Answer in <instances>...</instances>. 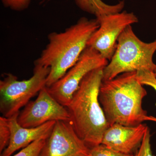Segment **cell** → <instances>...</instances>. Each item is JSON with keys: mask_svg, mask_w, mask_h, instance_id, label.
<instances>
[{"mask_svg": "<svg viewBox=\"0 0 156 156\" xmlns=\"http://www.w3.org/2000/svg\"><path fill=\"white\" fill-rule=\"evenodd\" d=\"M89 156H134V155L120 152L101 144L90 149Z\"/></svg>", "mask_w": 156, "mask_h": 156, "instance_id": "cell-15", "label": "cell"}, {"mask_svg": "<svg viewBox=\"0 0 156 156\" xmlns=\"http://www.w3.org/2000/svg\"><path fill=\"white\" fill-rule=\"evenodd\" d=\"M76 5L82 11L93 14L99 20L109 14L122 12L125 2L121 1L114 5H109L101 0H74Z\"/></svg>", "mask_w": 156, "mask_h": 156, "instance_id": "cell-12", "label": "cell"}, {"mask_svg": "<svg viewBox=\"0 0 156 156\" xmlns=\"http://www.w3.org/2000/svg\"><path fill=\"white\" fill-rule=\"evenodd\" d=\"M99 27L96 18L82 17L64 31L48 35V45L34 62V64L50 68L46 87L55 83L75 64Z\"/></svg>", "mask_w": 156, "mask_h": 156, "instance_id": "cell-1", "label": "cell"}, {"mask_svg": "<svg viewBox=\"0 0 156 156\" xmlns=\"http://www.w3.org/2000/svg\"><path fill=\"white\" fill-rule=\"evenodd\" d=\"M57 121H70L69 114L66 107L50 95L46 87L39 92L35 100L28 102L17 117L19 125L26 128Z\"/></svg>", "mask_w": 156, "mask_h": 156, "instance_id": "cell-8", "label": "cell"}, {"mask_svg": "<svg viewBox=\"0 0 156 156\" xmlns=\"http://www.w3.org/2000/svg\"><path fill=\"white\" fill-rule=\"evenodd\" d=\"M98 20L99 28L90 37L87 46L110 60L116 50L120 35L128 26L138 22V19L132 12L123 11L109 14Z\"/></svg>", "mask_w": 156, "mask_h": 156, "instance_id": "cell-7", "label": "cell"}, {"mask_svg": "<svg viewBox=\"0 0 156 156\" xmlns=\"http://www.w3.org/2000/svg\"><path fill=\"white\" fill-rule=\"evenodd\" d=\"M156 51V40L142 41L129 25L119 37L116 50L109 63L104 68L102 81L111 80L123 73L139 70L154 72L156 64L153 57Z\"/></svg>", "mask_w": 156, "mask_h": 156, "instance_id": "cell-4", "label": "cell"}, {"mask_svg": "<svg viewBox=\"0 0 156 156\" xmlns=\"http://www.w3.org/2000/svg\"><path fill=\"white\" fill-rule=\"evenodd\" d=\"M90 152L69 121H57L40 156H89Z\"/></svg>", "mask_w": 156, "mask_h": 156, "instance_id": "cell-9", "label": "cell"}, {"mask_svg": "<svg viewBox=\"0 0 156 156\" xmlns=\"http://www.w3.org/2000/svg\"><path fill=\"white\" fill-rule=\"evenodd\" d=\"M154 73L155 75L156 76V66L154 70Z\"/></svg>", "mask_w": 156, "mask_h": 156, "instance_id": "cell-20", "label": "cell"}, {"mask_svg": "<svg viewBox=\"0 0 156 156\" xmlns=\"http://www.w3.org/2000/svg\"><path fill=\"white\" fill-rule=\"evenodd\" d=\"M143 86L136 71L102 81L98 98L109 126L115 124L136 126L146 121L147 112L142 104L147 92Z\"/></svg>", "mask_w": 156, "mask_h": 156, "instance_id": "cell-2", "label": "cell"}, {"mask_svg": "<svg viewBox=\"0 0 156 156\" xmlns=\"http://www.w3.org/2000/svg\"><path fill=\"white\" fill-rule=\"evenodd\" d=\"M3 5L13 11H20L27 9L31 0H1Z\"/></svg>", "mask_w": 156, "mask_h": 156, "instance_id": "cell-18", "label": "cell"}, {"mask_svg": "<svg viewBox=\"0 0 156 156\" xmlns=\"http://www.w3.org/2000/svg\"><path fill=\"white\" fill-rule=\"evenodd\" d=\"M108 61L99 52L87 46L65 74L51 87H47L49 93L60 104L67 107L85 76L93 70L105 67Z\"/></svg>", "mask_w": 156, "mask_h": 156, "instance_id": "cell-6", "label": "cell"}, {"mask_svg": "<svg viewBox=\"0 0 156 156\" xmlns=\"http://www.w3.org/2000/svg\"><path fill=\"white\" fill-rule=\"evenodd\" d=\"M104 68L85 76L66 107L75 131L90 149L101 143L109 127L98 98Z\"/></svg>", "mask_w": 156, "mask_h": 156, "instance_id": "cell-3", "label": "cell"}, {"mask_svg": "<svg viewBox=\"0 0 156 156\" xmlns=\"http://www.w3.org/2000/svg\"><path fill=\"white\" fill-rule=\"evenodd\" d=\"M151 134L149 128H148L141 145L134 154V156H154L151 145Z\"/></svg>", "mask_w": 156, "mask_h": 156, "instance_id": "cell-16", "label": "cell"}, {"mask_svg": "<svg viewBox=\"0 0 156 156\" xmlns=\"http://www.w3.org/2000/svg\"><path fill=\"white\" fill-rule=\"evenodd\" d=\"M46 139H40L23 148L18 153L13 156H40Z\"/></svg>", "mask_w": 156, "mask_h": 156, "instance_id": "cell-13", "label": "cell"}, {"mask_svg": "<svg viewBox=\"0 0 156 156\" xmlns=\"http://www.w3.org/2000/svg\"><path fill=\"white\" fill-rule=\"evenodd\" d=\"M146 121H152L156 122V118L152 116H147L146 119Z\"/></svg>", "mask_w": 156, "mask_h": 156, "instance_id": "cell-19", "label": "cell"}, {"mask_svg": "<svg viewBox=\"0 0 156 156\" xmlns=\"http://www.w3.org/2000/svg\"><path fill=\"white\" fill-rule=\"evenodd\" d=\"M19 114L7 118L11 130V138L8 146L0 156H11L16 151L25 147L37 140L47 139L56 122L50 121L36 128H24L17 122Z\"/></svg>", "mask_w": 156, "mask_h": 156, "instance_id": "cell-11", "label": "cell"}, {"mask_svg": "<svg viewBox=\"0 0 156 156\" xmlns=\"http://www.w3.org/2000/svg\"><path fill=\"white\" fill-rule=\"evenodd\" d=\"M50 68L34 64V74L28 80H18L11 73L5 74L0 81V112L6 118L18 114L32 98L46 87Z\"/></svg>", "mask_w": 156, "mask_h": 156, "instance_id": "cell-5", "label": "cell"}, {"mask_svg": "<svg viewBox=\"0 0 156 156\" xmlns=\"http://www.w3.org/2000/svg\"><path fill=\"white\" fill-rule=\"evenodd\" d=\"M147 128L142 123L134 126L113 124L105 132L101 144L120 152L134 155L141 145Z\"/></svg>", "mask_w": 156, "mask_h": 156, "instance_id": "cell-10", "label": "cell"}, {"mask_svg": "<svg viewBox=\"0 0 156 156\" xmlns=\"http://www.w3.org/2000/svg\"><path fill=\"white\" fill-rule=\"evenodd\" d=\"M136 73L142 85L150 86L156 91V76L153 72L144 70L136 71Z\"/></svg>", "mask_w": 156, "mask_h": 156, "instance_id": "cell-17", "label": "cell"}, {"mask_svg": "<svg viewBox=\"0 0 156 156\" xmlns=\"http://www.w3.org/2000/svg\"><path fill=\"white\" fill-rule=\"evenodd\" d=\"M11 130L8 119L0 117V152L2 153L9 144L11 138Z\"/></svg>", "mask_w": 156, "mask_h": 156, "instance_id": "cell-14", "label": "cell"}]
</instances>
